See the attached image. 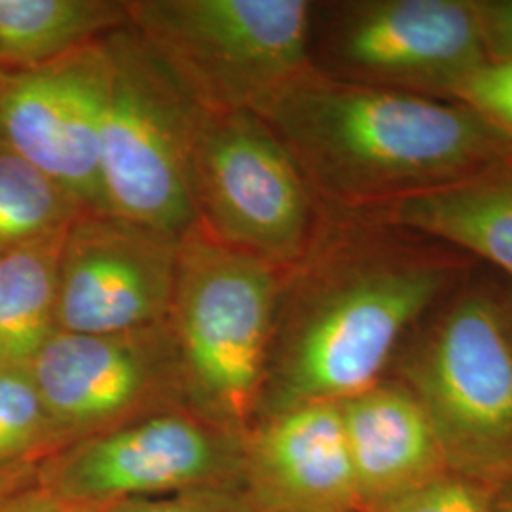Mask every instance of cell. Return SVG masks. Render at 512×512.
Masks as SVG:
<instances>
[{
    "mask_svg": "<svg viewBox=\"0 0 512 512\" xmlns=\"http://www.w3.org/2000/svg\"><path fill=\"white\" fill-rule=\"evenodd\" d=\"M488 59L512 57V0H475Z\"/></svg>",
    "mask_w": 512,
    "mask_h": 512,
    "instance_id": "603a6c76",
    "label": "cell"
},
{
    "mask_svg": "<svg viewBox=\"0 0 512 512\" xmlns=\"http://www.w3.org/2000/svg\"><path fill=\"white\" fill-rule=\"evenodd\" d=\"M458 272L452 256L406 247L365 249L332 264L294 304L262 393L266 418L342 403L378 384L406 330L454 287Z\"/></svg>",
    "mask_w": 512,
    "mask_h": 512,
    "instance_id": "7a4b0ae2",
    "label": "cell"
},
{
    "mask_svg": "<svg viewBox=\"0 0 512 512\" xmlns=\"http://www.w3.org/2000/svg\"><path fill=\"white\" fill-rule=\"evenodd\" d=\"M31 473H33V463L0 469V505L21 494V488L29 482Z\"/></svg>",
    "mask_w": 512,
    "mask_h": 512,
    "instance_id": "d4e9b609",
    "label": "cell"
},
{
    "mask_svg": "<svg viewBox=\"0 0 512 512\" xmlns=\"http://www.w3.org/2000/svg\"><path fill=\"white\" fill-rule=\"evenodd\" d=\"M179 241L107 213H82L59 262L57 330L126 334L171 317Z\"/></svg>",
    "mask_w": 512,
    "mask_h": 512,
    "instance_id": "30bf717a",
    "label": "cell"
},
{
    "mask_svg": "<svg viewBox=\"0 0 512 512\" xmlns=\"http://www.w3.org/2000/svg\"><path fill=\"white\" fill-rule=\"evenodd\" d=\"M67 230L0 255V363L4 365H29L57 332L59 262Z\"/></svg>",
    "mask_w": 512,
    "mask_h": 512,
    "instance_id": "e0dca14e",
    "label": "cell"
},
{
    "mask_svg": "<svg viewBox=\"0 0 512 512\" xmlns=\"http://www.w3.org/2000/svg\"><path fill=\"white\" fill-rule=\"evenodd\" d=\"M281 268L224 245L196 224L181 241L171 306L192 410L245 439L262 401Z\"/></svg>",
    "mask_w": 512,
    "mask_h": 512,
    "instance_id": "3957f363",
    "label": "cell"
},
{
    "mask_svg": "<svg viewBox=\"0 0 512 512\" xmlns=\"http://www.w3.org/2000/svg\"><path fill=\"white\" fill-rule=\"evenodd\" d=\"M97 512H258L243 482L120 501Z\"/></svg>",
    "mask_w": 512,
    "mask_h": 512,
    "instance_id": "7402d4cb",
    "label": "cell"
},
{
    "mask_svg": "<svg viewBox=\"0 0 512 512\" xmlns=\"http://www.w3.org/2000/svg\"><path fill=\"white\" fill-rule=\"evenodd\" d=\"M82 205L0 141V255L67 230Z\"/></svg>",
    "mask_w": 512,
    "mask_h": 512,
    "instance_id": "ac0fdd59",
    "label": "cell"
},
{
    "mask_svg": "<svg viewBox=\"0 0 512 512\" xmlns=\"http://www.w3.org/2000/svg\"><path fill=\"white\" fill-rule=\"evenodd\" d=\"M29 366L57 448L169 410L184 393L171 321L126 334L57 330Z\"/></svg>",
    "mask_w": 512,
    "mask_h": 512,
    "instance_id": "9c48e42d",
    "label": "cell"
},
{
    "mask_svg": "<svg viewBox=\"0 0 512 512\" xmlns=\"http://www.w3.org/2000/svg\"><path fill=\"white\" fill-rule=\"evenodd\" d=\"M241 482L258 512H361L338 403L294 406L251 429Z\"/></svg>",
    "mask_w": 512,
    "mask_h": 512,
    "instance_id": "4fadbf2b",
    "label": "cell"
},
{
    "mask_svg": "<svg viewBox=\"0 0 512 512\" xmlns=\"http://www.w3.org/2000/svg\"><path fill=\"white\" fill-rule=\"evenodd\" d=\"M52 421L29 365L0 363V469L33 463L54 450Z\"/></svg>",
    "mask_w": 512,
    "mask_h": 512,
    "instance_id": "d6986e66",
    "label": "cell"
},
{
    "mask_svg": "<svg viewBox=\"0 0 512 512\" xmlns=\"http://www.w3.org/2000/svg\"><path fill=\"white\" fill-rule=\"evenodd\" d=\"M50 512H97L92 511V509H82V507H65V505H59L57 501H55V507Z\"/></svg>",
    "mask_w": 512,
    "mask_h": 512,
    "instance_id": "4316f807",
    "label": "cell"
},
{
    "mask_svg": "<svg viewBox=\"0 0 512 512\" xmlns=\"http://www.w3.org/2000/svg\"><path fill=\"white\" fill-rule=\"evenodd\" d=\"M378 219L480 256L512 277V167L378 207Z\"/></svg>",
    "mask_w": 512,
    "mask_h": 512,
    "instance_id": "9a60e30c",
    "label": "cell"
},
{
    "mask_svg": "<svg viewBox=\"0 0 512 512\" xmlns=\"http://www.w3.org/2000/svg\"><path fill=\"white\" fill-rule=\"evenodd\" d=\"M245 439L194 410L169 408L76 440L42 469V490L65 507L241 482Z\"/></svg>",
    "mask_w": 512,
    "mask_h": 512,
    "instance_id": "ba28073f",
    "label": "cell"
},
{
    "mask_svg": "<svg viewBox=\"0 0 512 512\" xmlns=\"http://www.w3.org/2000/svg\"><path fill=\"white\" fill-rule=\"evenodd\" d=\"M503 304H505V311H507V319H509V327H511L512 334V296L507 298V300H503Z\"/></svg>",
    "mask_w": 512,
    "mask_h": 512,
    "instance_id": "83f0119b",
    "label": "cell"
},
{
    "mask_svg": "<svg viewBox=\"0 0 512 512\" xmlns=\"http://www.w3.org/2000/svg\"><path fill=\"white\" fill-rule=\"evenodd\" d=\"M338 406L361 512L450 473L431 421L401 380H380Z\"/></svg>",
    "mask_w": 512,
    "mask_h": 512,
    "instance_id": "5bb4252c",
    "label": "cell"
},
{
    "mask_svg": "<svg viewBox=\"0 0 512 512\" xmlns=\"http://www.w3.org/2000/svg\"><path fill=\"white\" fill-rule=\"evenodd\" d=\"M494 512H512V484L497 490Z\"/></svg>",
    "mask_w": 512,
    "mask_h": 512,
    "instance_id": "484cf974",
    "label": "cell"
},
{
    "mask_svg": "<svg viewBox=\"0 0 512 512\" xmlns=\"http://www.w3.org/2000/svg\"><path fill=\"white\" fill-rule=\"evenodd\" d=\"M103 46L99 175L105 211L181 241L198 224L192 135L200 107L135 31H116Z\"/></svg>",
    "mask_w": 512,
    "mask_h": 512,
    "instance_id": "5b68a950",
    "label": "cell"
},
{
    "mask_svg": "<svg viewBox=\"0 0 512 512\" xmlns=\"http://www.w3.org/2000/svg\"><path fill=\"white\" fill-rule=\"evenodd\" d=\"M310 179L336 200L376 205L461 183L512 160V141L458 101L311 69L262 110Z\"/></svg>",
    "mask_w": 512,
    "mask_h": 512,
    "instance_id": "6da1fadb",
    "label": "cell"
},
{
    "mask_svg": "<svg viewBox=\"0 0 512 512\" xmlns=\"http://www.w3.org/2000/svg\"><path fill=\"white\" fill-rule=\"evenodd\" d=\"M55 507V499L42 488L38 492H21L0 505V512H50Z\"/></svg>",
    "mask_w": 512,
    "mask_h": 512,
    "instance_id": "cb8c5ba5",
    "label": "cell"
},
{
    "mask_svg": "<svg viewBox=\"0 0 512 512\" xmlns=\"http://www.w3.org/2000/svg\"><path fill=\"white\" fill-rule=\"evenodd\" d=\"M4 74L6 73H4V71H2V67H0V80H2V76H4Z\"/></svg>",
    "mask_w": 512,
    "mask_h": 512,
    "instance_id": "f1b7e54d",
    "label": "cell"
},
{
    "mask_svg": "<svg viewBox=\"0 0 512 512\" xmlns=\"http://www.w3.org/2000/svg\"><path fill=\"white\" fill-rule=\"evenodd\" d=\"M456 101L512 141V57L484 61L461 86Z\"/></svg>",
    "mask_w": 512,
    "mask_h": 512,
    "instance_id": "44dd1931",
    "label": "cell"
},
{
    "mask_svg": "<svg viewBox=\"0 0 512 512\" xmlns=\"http://www.w3.org/2000/svg\"><path fill=\"white\" fill-rule=\"evenodd\" d=\"M103 40L52 65L6 73L0 80V141L88 213H107L99 175L107 93Z\"/></svg>",
    "mask_w": 512,
    "mask_h": 512,
    "instance_id": "8fae6325",
    "label": "cell"
},
{
    "mask_svg": "<svg viewBox=\"0 0 512 512\" xmlns=\"http://www.w3.org/2000/svg\"><path fill=\"white\" fill-rule=\"evenodd\" d=\"M198 224L224 245L293 266L313 232L310 188L268 122L249 110H205L192 135Z\"/></svg>",
    "mask_w": 512,
    "mask_h": 512,
    "instance_id": "52a82bcc",
    "label": "cell"
},
{
    "mask_svg": "<svg viewBox=\"0 0 512 512\" xmlns=\"http://www.w3.org/2000/svg\"><path fill=\"white\" fill-rule=\"evenodd\" d=\"M126 25V2L0 0V67L4 73L35 71Z\"/></svg>",
    "mask_w": 512,
    "mask_h": 512,
    "instance_id": "2e32d148",
    "label": "cell"
},
{
    "mask_svg": "<svg viewBox=\"0 0 512 512\" xmlns=\"http://www.w3.org/2000/svg\"><path fill=\"white\" fill-rule=\"evenodd\" d=\"M448 471L494 488L512 484V334L503 300H452L404 359Z\"/></svg>",
    "mask_w": 512,
    "mask_h": 512,
    "instance_id": "8992f818",
    "label": "cell"
},
{
    "mask_svg": "<svg viewBox=\"0 0 512 512\" xmlns=\"http://www.w3.org/2000/svg\"><path fill=\"white\" fill-rule=\"evenodd\" d=\"M495 495L494 486L448 473L363 512H494Z\"/></svg>",
    "mask_w": 512,
    "mask_h": 512,
    "instance_id": "ffe728a7",
    "label": "cell"
},
{
    "mask_svg": "<svg viewBox=\"0 0 512 512\" xmlns=\"http://www.w3.org/2000/svg\"><path fill=\"white\" fill-rule=\"evenodd\" d=\"M334 50L355 82L448 101L488 61L475 0L357 4Z\"/></svg>",
    "mask_w": 512,
    "mask_h": 512,
    "instance_id": "7c38bea8",
    "label": "cell"
},
{
    "mask_svg": "<svg viewBox=\"0 0 512 512\" xmlns=\"http://www.w3.org/2000/svg\"><path fill=\"white\" fill-rule=\"evenodd\" d=\"M129 25L205 110L260 114L310 73V2L137 0Z\"/></svg>",
    "mask_w": 512,
    "mask_h": 512,
    "instance_id": "277c9868",
    "label": "cell"
}]
</instances>
